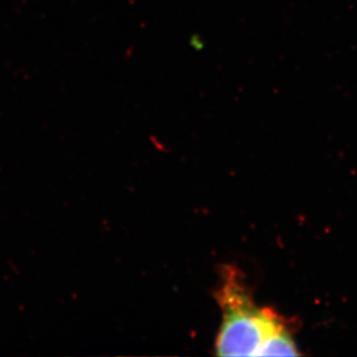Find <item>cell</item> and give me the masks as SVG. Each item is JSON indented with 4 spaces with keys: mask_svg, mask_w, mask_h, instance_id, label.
<instances>
[{
    "mask_svg": "<svg viewBox=\"0 0 357 357\" xmlns=\"http://www.w3.org/2000/svg\"><path fill=\"white\" fill-rule=\"evenodd\" d=\"M219 291L223 321L216 337L220 356H260L264 344L273 334L286 327L274 311L253 303L238 274L228 271Z\"/></svg>",
    "mask_w": 357,
    "mask_h": 357,
    "instance_id": "cell-1",
    "label": "cell"
},
{
    "mask_svg": "<svg viewBox=\"0 0 357 357\" xmlns=\"http://www.w3.org/2000/svg\"><path fill=\"white\" fill-rule=\"evenodd\" d=\"M300 351H297V346L290 335L287 327L273 334L265 342L260 351V356H298Z\"/></svg>",
    "mask_w": 357,
    "mask_h": 357,
    "instance_id": "cell-2",
    "label": "cell"
}]
</instances>
